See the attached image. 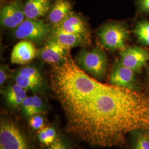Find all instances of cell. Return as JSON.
<instances>
[{
  "instance_id": "cell-1",
  "label": "cell",
  "mask_w": 149,
  "mask_h": 149,
  "mask_svg": "<svg viewBox=\"0 0 149 149\" xmlns=\"http://www.w3.org/2000/svg\"><path fill=\"white\" fill-rule=\"evenodd\" d=\"M63 110L70 132L92 146H118L135 130L149 132V96L137 91L104 84Z\"/></svg>"
},
{
  "instance_id": "cell-2",
  "label": "cell",
  "mask_w": 149,
  "mask_h": 149,
  "mask_svg": "<svg viewBox=\"0 0 149 149\" xmlns=\"http://www.w3.org/2000/svg\"><path fill=\"white\" fill-rule=\"evenodd\" d=\"M76 63L81 69L98 79L103 78L106 74L107 58L99 47L91 50L82 49L76 57Z\"/></svg>"
},
{
  "instance_id": "cell-3",
  "label": "cell",
  "mask_w": 149,
  "mask_h": 149,
  "mask_svg": "<svg viewBox=\"0 0 149 149\" xmlns=\"http://www.w3.org/2000/svg\"><path fill=\"white\" fill-rule=\"evenodd\" d=\"M97 36L103 47L111 50L125 49V42L128 37V29L119 22H109L101 27Z\"/></svg>"
},
{
  "instance_id": "cell-4",
  "label": "cell",
  "mask_w": 149,
  "mask_h": 149,
  "mask_svg": "<svg viewBox=\"0 0 149 149\" xmlns=\"http://www.w3.org/2000/svg\"><path fill=\"white\" fill-rule=\"evenodd\" d=\"M51 31L50 26L41 20L26 19L15 29L14 36L16 39L40 44L45 40Z\"/></svg>"
},
{
  "instance_id": "cell-5",
  "label": "cell",
  "mask_w": 149,
  "mask_h": 149,
  "mask_svg": "<svg viewBox=\"0 0 149 149\" xmlns=\"http://www.w3.org/2000/svg\"><path fill=\"white\" fill-rule=\"evenodd\" d=\"M0 149H31L27 138L15 124L3 120L0 125Z\"/></svg>"
},
{
  "instance_id": "cell-6",
  "label": "cell",
  "mask_w": 149,
  "mask_h": 149,
  "mask_svg": "<svg viewBox=\"0 0 149 149\" xmlns=\"http://www.w3.org/2000/svg\"><path fill=\"white\" fill-rule=\"evenodd\" d=\"M22 0H12L3 6L0 12V22L6 29H16L25 18Z\"/></svg>"
},
{
  "instance_id": "cell-7",
  "label": "cell",
  "mask_w": 149,
  "mask_h": 149,
  "mask_svg": "<svg viewBox=\"0 0 149 149\" xmlns=\"http://www.w3.org/2000/svg\"><path fill=\"white\" fill-rule=\"evenodd\" d=\"M149 59V54L143 48L137 47L126 48L120 53V63L125 66L139 72Z\"/></svg>"
},
{
  "instance_id": "cell-8",
  "label": "cell",
  "mask_w": 149,
  "mask_h": 149,
  "mask_svg": "<svg viewBox=\"0 0 149 149\" xmlns=\"http://www.w3.org/2000/svg\"><path fill=\"white\" fill-rule=\"evenodd\" d=\"M110 82L112 85L136 91L137 88L135 72L120 62L115 64L112 70Z\"/></svg>"
},
{
  "instance_id": "cell-9",
  "label": "cell",
  "mask_w": 149,
  "mask_h": 149,
  "mask_svg": "<svg viewBox=\"0 0 149 149\" xmlns=\"http://www.w3.org/2000/svg\"><path fill=\"white\" fill-rule=\"evenodd\" d=\"M69 50L55 40L49 38L40 49L39 55L44 62L56 65L64 61Z\"/></svg>"
},
{
  "instance_id": "cell-10",
  "label": "cell",
  "mask_w": 149,
  "mask_h": 149,
  "mask_svg": "<svg viewBox=\"0 0 149 149\" xmlns=\"http://www.w3.org/2000/svg\"><path fill=\"white\" fill-rule=\"evenodd\" d=\"M49 38L55 40L68 50H70L71 48L85 45L90 42L88 38L66 32L55 26L52 29Z\"/></svg>"
},
{
  "instance_id": "cell-11",
  "label": "cell",
  "mask_w": 149,
  "mask_h": 149,
  "mask_svg": "<svg viewBox=\"0 0 149 149\" xmlns=\"http://www.w3.org/2000/svg\"><path fill=\"white\" fill-rule=\"evenodd\" d=\"M37 55V49L33 42L23 40L17 43L11 53V62L13 64H26L30 63Z\"/></svg>"
},
{
  "instance_id": "cell-12",
  "label": "cell",
  "mask_w": 149,
  "mask_h": 149,
  "mask_svg": "<svg viewBox=\"0 0 149 149\" xmlns=\"http://www.w3.org/2000/svg\"><path fill=\"white\" fill-rule=\"evenodd\" d=\"M55 26L66 32L79 34L88 39L90 37V32L85 22L73 11Z\"/></svg>"
},
{
  "instance_id": "cell-13",
  "label": "cell",
  "mask_w": 149,
  "mask_h": 149,
  "mask_svg": "<svg viewBox=\"0 0 149 149\" xmlns=\"http://www.w3.org/2000/svg\"><path fill=\"white\" fill-rule=\"evenodd\" d=\"M50 0H27L24 6L26 19H38L45 15L50 10Z\"/></svg>"
},
{
  "instance_id": "cell-14",
  "label": "cell",
  "mask_w": 149,
  "mask_h": 149,
  "mask_svg": "<svg viewBox=\"0 0 149 149\" xmlns=\"http://www.w3.org/2000/svg\"><path fill=\"white\" fill-rule=\"evenodd\" d=\"M72 5L69 0H55L49 11V21L54 26L59 24L72 12Z\"/></svg>"
},
{
  "instance_id": "cell-15",
  "label": "cell",
  "mask_w": 149,
  "mask_h": 149,
  "mask_svg": "<svg viewBox=\"0 0 149 149\" xmlns=\"http://www.w3.org/2000/svg\"><path fill=\"white\" fill-rule=\"evenodd\" d=\"M3 95L7 103L12 108L21 107L22 104L27 97V91L16 84L9 86L3 91Z\"/></svg>"
},
{
  "instance_id": "cell-16",
  "label": "cell",
  "mask_w": 149,
  "mask_h": 149,
  "mask_svg": "<svg viewBox=\"0 0 149 149\" xmlns=\"http://www.w3.org/2000/svg\"><path fill=\"white\" fill-rule=\"evenodd\" d=\"M21 107L23 114L28 117L41 114L44 111L43 100L36 96L27 97L23 102Z\"/></svg>"
},
{
  "instance_id": "cell-17",
  "label": "cell",
  "mask_w": 149,
  "mask_h": 149,
  "mask_svg": "<svg viewBox=\"0 0 149 149\" xmlns=\"http://www.w3.org/2000/svg\"><path fill=\"white\" fill-rule=\"evenodd\" d=\"M132 149H149V132L135 130L130 134Z\"/></svg>"
},
{
  "instance_id": "cell-18",
  "label": "cell",
  "mask_w": 149,
  "mask_h": 149,
  "mask_svg": "<svg viewBox=\"0 0 149 149\" xmlns=\"http://www.w3.org/2000/svg\"><path fill=\"white\" fill-rule=\"evenodd\" d=\"M58 136L56 129L51 126L43 127L38 131V134L40 143L47 146L53 144Z\"/></svg>"
},
{
  "instance_id": "cell-19",
  "label": "cell",
  "mask_w": 149,
  "mask_h": 149,
  "mask_svg": "<svg viewBox=\"0 0 149 149\" xmlns=\"http://www.w3.org/2000/svg\"><path fill=\"white\" fill-rule=\"evenodd\" d=\"M134 33L141 43L149 45V21L139 22L135 27Z\"/></svg>"
},
{
  "instance_id": "cell-20",
  "label": "cell",
  "mask_w": 149,
  "mask_h": 149,
  "mask_svg": "<svg viewBox=\"0 0 149 149\" xmlns=\"http://www.w3.org/2000/svg\"><path fill=\"white\" fill-rule=\"evenodd\" d=\"M16 72L43 85V78L42 74L39 70L34 66H25L17 70Z\"/></svg>"
},
{
  "instance_id": "cell-21",
  "label": "cell",
  "mask_w": 149,
  "mask_h": 149,
  "mask_svg": "<svg viewBox=\"0 0 149 149\" xmlns=\"http://www.w3.org/2000/svg\"><path fill=\"white\" fill-rule=\"evenodd\" d=\"M44 119L40 114L34 115L29 117V124L30 127L35 130H40L44 127Z\"/></svg>"
},
{
  "instance_id": "cell-22",
  "label": "cell",
  "mask_w": 149,
  "mask_h": 149,
  "mask_svg": "<svg viewBox=\"0 0 149 149\" xmlns=\"http://www.w3.org/2000/svg\"><path fill=\"white\" fill-rule=\"evenodd\" d=\"M47 149H70V146L65 139L58 136L53 144L48 146Z\"/></svg>"
},
{
  "instance_id": "cell-23",
  "label": "cell",
  "mask_w": 149,
  "mask_h": 149,
  "mask_svg": "<svg viewBox=\"0 0 149 149\" xmlns=\"http://www.w3.org/2000/svg\"><path fill=\"white\" fill-rule=\"evenodd\" d=\"M8 66L2 65L0 68V85H2L7 79Z\"/></svg>"
},
{
  "instance_id": "cell-24",
  "label": "cell",
  "mask_w": 149,
  "mask_h": 149,
  "mask_svg": "<svg viewBox=\"0 0 149 149\" xmlns=\"http://www.w3.org/2000/svg\"><path fill=\"white\" fill-rule=\"evenodd\" d=\"M138 3L141 11L149 13V0H139Z\"/></svg>"
},
{
  "instance_id": "cell-25",
  "label": "cell",
  "mask_w": 149,
  "mask_h": 149,
  "mask_svg": "<svg viewBox=\"0 0 149 149\" xmlns=\"http://www.w3.org/2000/svg\"><path fill=\"white\" fill-rule=\"evenodd\" d=\"M148 80H149V69L148 70Z\"/></svg>"
}]
</instances>
